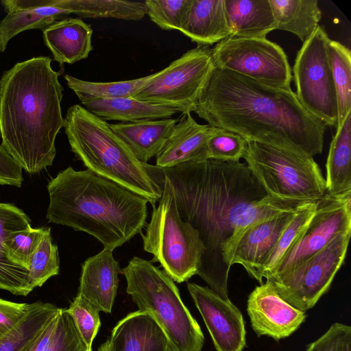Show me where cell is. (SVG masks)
Segmentation results:
<instances>
[{
	"label": "cell",
	"mask_w": 351,
	"mask_h": 351,
	"mask_svg": "<svg viewBox=\"0 0 351 351\" xmlns=\"http://www.w3.org/2000/svg\"><path fill=\"white\" fill-rule=\"evenodd\" d=\"M306 351H351V327L336 322L319 338L306 346Z\"/></svg>",
	"instance_id": "40"
},
{
	"label": "cell",
	"mask_w": 351,
	"mask_h": 351,
	"mask_svg": "<svg viewBox=\"0 0 351 351\" xmlns=\"http://www.w3.org/2000/svg\"><path fill=\"white\" fill-rule=\"evenodd\" d=\"M247 143L245 162L269 197L308 202L328 195L313 157L298 149Z\"/></svg>",
	"instance_id": "8"
},
{
	"label": "cell",
	"mask_w": 351,
	"mask_h": 351,
	"mask_svg": "<svg viewBox=\"0 0 351 351\" xmlns=\"http://www.w3.org/2000/svg\"><path fill=\"white\" fill-rule=\"evenodd\" d=\"M5 16L0 21V52L19 33L44 29L71 14L65 0H3Z\"/></svg>",
	"instance_id": "17"
},
{
	"label": "cell",
	"mask_w": 351,
	"mask_h": 351,
	"mask_svg": "<svg viewBox=\"0 0 351 351\" xmlns=\"http://www.w3.org/2000/svg\"><path fill=\"white\" fill-rule=\"evenodd\" d=\"M180 32L197 46H209L230 36L225 0H192Z\"/></svg>",
	"instance_id": "24"
},
{
	"label": "cell",
	"mask_w": 351,
	"mask_h": 351,
	"mask_svg": "<svg viewBox=\"0 0 351 351\" xmlns=\"http://www.w3.org/2000/svg\"><path fill=\"white\" fill-rule=\"evenodd\" d=\"M230 36L265 38L276 29L269 0H225Z\"/></svg>",
	"instance_id": "26"
},
{
	"label": "cell",
	"mask_w": 351,
	"mask_h": 351,
	"mask_svg": "<svg viewBox=\"0 0 351 351\" xmlns=\"http://www.w3.org/2000/svg\"><path fill=\"white\" fill-rule=\"evenodd\" d=\"M351 231L339 234L289 271L269 280L280 296L301 311L312 308L330 289L346 256Z\"/></svg>",
	"instance_id": "12"
},
{
	"label": "cell",
	"mask_w": 351,
	"mask_h": 351,
	"mask_svg": "<svg viewBox=\"0 0 351 351\" xmlns=\"http://www.w3.org/2000/svg\"><path fill=\"white\" fill-rule=\"evenodd\" d=\"M351 231V193L328 195L317 203L315 214L272 273L271 280L295 267L312 256L339 234Z\"/></svg>",
	"instance_id": "13"
},
{
	"label": "cell",
	"mask_w": 351,
	"mask_h": 351,
	"mask_svg": "<svg viewBox=\"0 0 351 351\" xmlns=\"http://www.w3.org/2000/svg\"><path fill=\"white\" fill-rule=\"evenodd\" d=\"M45 45L60 66L86 59L93 50V29L80 18L66 17L43 29Z\"/></svg>",
	"instance_id": "21"
},
{
	"label": "cell",
	"mask_w": 351,
	"mask_h": 351,
	"mask_svg": "<svg viewBox=\"0 0 351 351\" xmlns=\"http://www.w3.org/2000/svg\"><path fill=\"white\" fill-rule=\"evenodd\" d=\"M298 208L257 222L247 228L238 243L232 265H241L250 276L263 283V265Z\"/></svg>",
	"instance_id": "16"
},
{
	"label": "cell",
	"mask_w": 351,
	"mask_h": 351,
	"mask_svg": "<svg viewBox=\"0 0 351 351\" xmlns=\"http://www.w3.org/2000/svg\"><path fill=\"white\" fill-rule=\"evenodd\" d=\"M329 40L319 25L298 52L293 73L295 93L302 106L326 125L337 128V98L327 52Z\"/></svg>",
	"instance_id": "9"
},
{
	"label": "cell",
	"mask_w": 351,
	"mask_h": 351,
	"mask_svg": "<svg viewBox=\"0 0 351 351\" xmlns=\"http://www.w3.org/2000/svg\"><path fill=\"white\" fill-rule=\"evenodd\" d=\"M50 222L82 231L113 251L142 232L148 201L88 169L69 167L47 186Z\"/></svg>",
	"instance_id": "4"
},
{
	"label": "cell",
	"mask_w": 351,
	"mask_h": 351,
	"mask_svg": "<svg viewBox=\"0 0 351 351\" xmlns=\"http://www.w3.org/2000/svg\"><path fill=\"white\" fill-rule=\"evenodd\" d=\"M327 52L337 93L338 127L351 112V52L341 43L330 39Z\"/></svg>",
	"instance_id": "32"
},
{
	"label": "cell",
	"mask_w": 351,
	"mask_h": 351,
	"mask_svg": "<svg viewBox=\"0 0 351 351\" xmlns=\"http://www.w3.org/2000/svg\"><path fill=\"white\" fill-rule=\"evenodd\" d=\"M318 202H306L298 207L263 265V278L266 279L272 273L285 254L305 230L315 214Z\"/></svg>",
	"instance_id": "33"
},
{
	"label": "cell",
	"mask_w": 351,
	"mask_h": 351,
	"mask_svg": "<svg viewBox=\"0 0 351 351\" xmlns=\"http://www.w3.org/2000/svg\"><path fill=\"white\" fill-rule=\"evenodd\" d=\"M23 182L21 167L0 145V184L21 187Z\"/></svg>",
	"instance_id": "42"
},
{
	"label": "cell",
	"mask_w": 351,
	"mask_h": 351,
	"mask_svg": "<svg viewBox=\"0 0 351 351\" xmlns=\"http://www.w3.org/2000/svg\"><path fill=\"white\" fill-rule=\"evenodd\" d=\"M187 289L217 351H243L246 331L240 310L209 287L188 282Z\"/></svg>",
	"instance_id": "14"
},
{
	"label": "cell",
	"mask_w": 351,
	"mask_h": 351,
	"mask_svg": "<svg viewBox=\"0 0 351 351\" xmlns=\"http://www.w3.org/2000/svg\"><path fill=\"white\" fill-rule=\"evenodd\" d=\"M215 66L266 85L291 89V69L282 47L266 38L229 36L212 48Z\"/></svg>",
	"instance_id": "11"
},
{
	"label": "cell",
	"mask_w": 351,
	"mask_h": 351,
	"mask_svg": "<svg viewBox=\"0 0 351 351\" xmlns=\"http://www.w3.org/2000/svg\"><path fill=\"white\" fill-rule=\"evenodd\" d=\"M29 307V304L27 303H17L0 298V339L17 325Z\"/></svg>",
	"instance_id": "41"
},
{
	"label": "cell",
	"mask_w": 351,
	"mask_h": 351,
	"mask_svg": "<svg viewBox=\"0 0 351 351\" xmlns=\"http://www.w3.org/2000/svg\"><path fill=\"white\" fill-rule=\"evenodd\" d=\"M154 180L161 188L157 206H153L145 233L141 234L145 251L154 256L163 271L175 282L181 283L196 275L205 247L199 232L184 221L178 212L172 185L169 179L146 165Z\"/></svg>",
	"instance_id": "7"
},
{
	"label": "cell",
	"mask_w": 351,
	"mask_h": 351,
	"mask_svg": "<svg viewBox=\"0 0 351 351\" xmlns=\"http://www.w3.org/2000/svg\"><path fill=\"white\" fill-rule=\"evenodd\" d=\"M45 351H92L66 308H60L54 331Z\"/></svg>",
	"instance_id": "37"
},
{
	"label": "cell",
	"mask_w": 351,
	"mask_h": 351,
	"mask_svg": "<svg viewBox=\"0 0 351 351\" xmlns=\"http://www.w3.org/2000/svg\"><path fill=\"white\" fill-rule=\"evenodd\" d=\"M64 132L71 151L87 169L141 195L153 206L161 188L109 123L82 106L67 110Z\"/></svg>",
	"instance_id": "5"
},
{
	"label": "cell",
	"mask_w": 351,
	"mask_h": 351,
	"mask_svg": "<svg viewBox=\"0 0 351 351\" xmlns=\"http://www.w3.org/2000/svg\"><path fill=\"white\" fill-rule=\"evenodd\" d=\"M214 67L212 48L197 46L154 73L133 98L191 113Z\"/></svg>",
	"instance_id": "10"
},
{
	"label": "cell",
	"mask_w": 351,
	"mask_h": 351,
	"mask_svg": "<svg viewBox=\"0 0 351 351\" xmlns=\"http://www.w3.org/2000/svg\"><path fill=\"white\" fill-rule=\"evenodd\" d=\"M351 112L337 128L326 163V188L330 196L351 193Z\"/></svg>",
	"instance_id": "27"
},
{
	"label": "cell",
	"mask_w": 351,
	"mask_h": 351,
	"mask_svg": "<svg viewBox=\"0 0 351 351\" xmlns=\"http://www.w3.org/2000/svg\"><path fill=\"white\" fill-rule=\"evenodd\" d=\"M60 308L40 301L29 304L23 318L0 339V351H23Z\"/></svg>",
	"instance_id": "29"
},
{
	"label": "cell",
	"mask_w": 351,
	"mask_h": 351,
	"mask_svg": "<svg viewBox=\"0 0 351 351\" xmlns=\"http://www.w3.org/2000/svg\"><path fill=\"white\" fill-rule=\"evenodd\" d=\"M98 351H113L109 339H107L99 347Z\"/></svg>",
	"instance_id": "44"
},
{
	"label": "cell",
	"mask_w": 351,
	"mask_h": 351,
	"mask_svg": "<svg viewBox=\"0 0 351 351\" xmlns=\"http://www.w3.org/2000/svg\"><path fill=\"white\" fill-rule=\"evenodd\" d=\"M120 270L112 251L104 248L83 263L78 293L93 303L99 311L110 313L117 293Z\"/></svg>",
	"instance_id": "18"
},
{
	"label": "cell",
	"mask_w": 351,
	"mask_h": 351,
	"mask_svg": "<svg viewBox=\"0 0 351 351\" xmlns=\"http://www.w3.org/2000/svg\"><path fill=\"white\" fill-rule=\"evenodd\" d=\"M86 110L104 121L133 123L169 119L180 111L175 108L147 102L133 97L89 99L81 101Z\"/></svg>",
	"instance_id": "25"
},
{
	"label": "cell",
	"mask_w": 351,
	"mask_h": 351,
	"mask_svg": "<svg viewBox=\"0 0 351 351\" xmlns=\"http://www.w3.org/2000/svg\"><path fill=\"white\" fill-rule=\"evenodd\" d=\"M247 141L234 132L214 127L207 143L206 158L221 162H240L247 149Z\"/></svg>",
	"instance_id": "36"
},
{
	"label": "cell",
	"mask_w": 351,
	"mask_h": 351,
	"mask_svg": "<svg viewBox=\"0 0 351 351\" xmlns=\"http://www.w3.org/2000/svg\"><path fill=\"white\" fill-rule=\"evenodd\" d=\"M154 75V73L137 79L110 82H88L69 75H65L64 80L81 102L89 99L133 97Z\"/></svg>",
	"instance_id": "31"
},
{
	"label": "cell",
	"mask_w": 351,
	"mask_h": 351,
	"mask_svg": "<svg viewBox=\"0 0 351 351\" xmlns=\"http://www.w3.org/2000/svg\"><path fill=\"white\" fill-rule=\"evenodd\" d=\"M150 166L169 179L181 218L198 231L206 248L197 275L226 300L232 258L245 230L306 203L269 197L245 162L207 159Z\"/></svg>",
	"instance_id": "1"
},
{
	"label": "cell",
	"mask_w": 351,
	"mask_h": 351,
	"mask_svg": "<svg viewBox=\"0 0 351 351\" xmlns=\"http://www.w3.org/2000/svg\"><path fill=\"white\" fill-rule=\"evenodd\" d=\"M247 311L257 335L270 337L276 341L292 335L306 318L305 311L283 300L267 280L248 295Z\"/></svg>",
	"instance_id": "15"
},
{
	"label": "cell",
	"mask_w": 351,
	"mask_h": 351,
	"mask_svg": "<svg viewBox=\"0 0 351 351\" xmlns=\"http://www.w3.org/2000/svg\"><path fill=\"white\" fill-rule=\"evenodd\" d=\"M66 309L73 318L86 344L91 348L101 326L99 310L93 303L78 293Z\"/></svg>",
	"instance_id": "39"
},
{
	"label": "cell",
	"mask_w": 351,
	"mask_h": 351,
	"mask_svg": "<svg viewBox=\"0 0 351 351\" xmlns=\"http://www.w3.org/2000/svg\"><path fill=\"white\" fill-rule=\"evenodd\" d=\"M126 292L138 310L150 314L165 332L171 351H201L204 336L181 300L174 281L150 261L134 256L120 270Z\"/></svg>",
	"instance_id": "6"
},
{
	"label": "cell",
	"mask_w": 351,
	"mask_h": 351,
	"mask_svg": "<svg viewBox=\"0 0 351 351\" xmlns=\"http://www.w3.org/2000/svg\"><path fill=\"white\" fill-rule=\"evenodd\" d=\"M51 63L47 56L34 57L15 64L0 79L1 146L30 174L52 165L64 126V88Z\"/></svg>",
	"instance_id": "3"
},
{
	"label": "cell",
	"mask_w": 351,
	"mask_h": 351,
	"mask_svg": "<svg viewBox=\"0 0 351 351\" xmlns=\"http://www.w3.org/2000/svg\"><path fill=\"white\" fill-rule=\"evenodd\" d=\"M276 29L296 35L303 43L319 26L322 12L317 0H269Z\"/></svg>",
	"instance_id": "28"
},
{
	"label": "cell",
	"mask_w": 351,
	"mask_h": 351,
	"mask_svg": "<svg viewBox=\"0 0 351 351\" xmlns=\"http://www.w3.org/2000/svg\"><path fill=\"white\" fill-rule=\"evenodd\" d=\"M108 339L113 351H171L169 339L158 322L140 310L119 321Z\"/></svg>",
	"instance_id": "20"
},
{
	"label": "cell",
	"mask_w": 351,
	"mask_h": 351,
	"mask_svg": "<svg viewBox=\"0 0 351 351\" xmlns=\"http://www.w3.org/2000/svg\"><path fill=\"white\" fill-rule=\"evenodd\" d=\"M212 127L247 141L322 152L326 125L311 114L292 89L272 87L215 66L193 110Z\"/></svg>",
	"instance_id": "2"
},
{
	"label": "cell",
	"mask_w": 351,
	"mask_h": 351,
	"mask_svg": "<svg viewBox=\"0 0 351 351\" xmlns=\"http://www.w3.org/2000/svg\"><path fill=\"white\" fill-rule=\"evenodd\" d=\"M214 127L199 124L191 113L183 114L167 143L156 156V166L173 167L207 160V143Z\"/></svg>",
	"instance_id": "19"
},
{
	"label": "cell",
	"mask_w": 351,
	"mask_h": 351,
	"mask_svg": "<svg viewBox=\"0 0 351 351\" xmlns=\"http://www.w3.org/2000/svg\"><path fill=\"white\" fill-rule=\"evenodd\" d=\"M58 313L49 320L23 351H45L54 331Z\"/></svg>",
	"instance_id": "43"
},
{
	"label": "cell",
	"mask_w": 351,
	"mask_h": 351,
	"mask_svg": "<svg viewBox=\"0 0 351 351\" xmlns=\"http://www.w3.org/2000/svg\"><path fill=\"white\" fill-rule=\"evenodd\" d=\"M176 123L177 119L169 118L109 125L138 159L147 163L165 147Z\"/></svg>",
	"instance_id": "23"
},
{
	"label": "cell",
	"mask_w": 351,
	"mask_h": 351,
	"mask_svg": "<svg viewBox=\"0 0 351 351\" xmlns=\"http://www.w3.org/2000/svg\"><path fill=\"white\" fill-rule=\"evenodd\" d=\"M30 219L11 204L0 203V289L16 295L27 296L33 291L28 269L12 262L7 256L5 242L13 232L31 226Z\"/></svg>",
	"instance_id": "22"
},
{
	"label": "cell",
	"mask_w": 351,
	"mask_h": 351,
	"mask_svg": "<svg viewBox=\"0 0 351 351\" xmlns=\"http://www.w3.org/2000/svg\"><path fill=\"white\" fill-rule=\"evenodd\" d=\"M192 0H145L146 14L164 30L180 31Z\"/></svg>",
	"instance_id": "35"
},
{
	"label": "cell",
	"mask_w": 351,
	"mask_h": 351,
	"mask_svg": "<svg viewBox=\"0 0 351 351\" xmlns=\"http://www.w3.org/2000/svg\"><path fill=\"white\" fill-rule=\"evenodd\" d=\"M29 282L31 288L43 286L60 271L58 246L51 240V228H47L38 248L33 254L29 265Z\"/></svg>",
	"instance_id": "34"
},
{
	"label": "cell",
	"mask_w": 351,
	"mask_h": 351,
	"mask_svg": "<svg viewBox=\"0 0 351 351\" xmlns=\"http://www.w3.org/2000/svg\"><path fill=\"white\" fill-rule=\"evenodd\" d=\"M71 14L82 18H112L139 21L146 14L144 1L124 0H65Z\"/></svg>",
	"instance_id": "30"
},
{
	"label": "cell",
	"mask_w": 351,
	"mask_h": 351,
	"mask_svg": "<svg viewBox=\"0 0 351 351\" xmlns=\"http://www.w3.org/2000/svg\"><path fill=\"white\" fill-rule=\"evenodd\" d=\"M47 228L31 226L10 234L5 242L8 258L14 263L28 269L30 259L38 248Z\"/></svg>",
	"instance_id": "38"
}]
</instances>
